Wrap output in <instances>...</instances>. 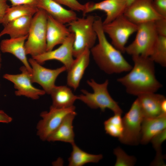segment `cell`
Instances as JSON below:
<instances>
[{"mask_svg":"<svg viewBox=\"0 0 166 166\" xmlns=\"http://www.w3.org/2000/svg\"><path fill=\"white\" fill-rule=\"evenodd\" d=\"M50 94L52 100V106L58 108L72 107L78 100L77 96L74 95L70 88L65 85H55Z\"/></svg>","mask_w":166,"mask_h":166,"instance_id":"cell-23","label":"cell"},{"mask_svg":"<svg viewBox=\"0 0 166 166\" xmlns=\"http://www.w3.org/2000/svg\"><path fill=\"white\" fill-rule=\"evenodd\" d=\"M138 25L130 21L124 14L110 22L102 24L105 34L111 40V44L122 53H125L126 45L129 37L136 32Z\"/></svg>","mask_w":166,"mask_h":166,"instance_id":"cell-7","label":"cell"},{"mask_svg":"<svg viewBox=\"0 0 166 166\" xmlns=\"http://www.w3.org/2000/svg\"><path fill=\"white\" fill-rule=\"evenodd\" d=\"M127 4V6L136 0H125Z\"/></svg>","mask_w":166,"mask_h":166,"instance_id":"cell-37","label":"cell"},{"mask_svg":"<svg viewBox=\"0 0 166 166\" xmlns=\"http://www.w3.org/2000/svg\"><path fill=\"white\" fill-rule=\"evenodd\" d=\"M1 52L0 50V71L1 69L2 66V56H1Z\"/></svg>","mask_w":166,"mask_h":166,"instance_id":"cell-38","label":"cell"},{"mask_svg":"<svg viewBox=\"0 0 166 166\" xmlns=\"http://www.w3.org/2000/svg\"><path fill=\"white\" fill-rule=\"evenodd\" d=\"M12 121V118L3 110H0V122L9 123Z\"/></svg>","mask_w":166,"mask_h":166,"instance_id":"cell-35","label":"cell"},{"mask_svg":"<svg viewBox=\"0 0 166 166\" xmlns=\"http://www.w3.org/2000/svg\"><path fill=\"white\" fill-rule=\"evenodd\" d=\"M161 108L163 113H166V99L165 98L162 102L161 104Z\"/></svg>","mask_w":166,"mask_h":166,"instance_id":"cell-36","label":"cell"},{"mask_svg":"<svg viewBox=\"0 0 166 166\" xmlns=\"http://www.w3.org/2000/svg\"><path fill=\"white\" fill-rule=\"evenodd\" d=\"M87 83L92 89L93 92L91 93L86 90L81 89L82 93L77 96L78 100L91 109H100L103 112L108 109L114 114H122V110L108 92V80H106L102 83H99L92 79L87 80Z\"/></svg>","mask_w":166,"mask_h":166,"instance_id":"cell-3","label":"cell"},{"mask_svg":"<svg viewBox=\"0 0 166 166\" xmlns=\"http://www.w3.org/2000/svg\"><path fill=\"white\" fill-rule=\"evenodd\" d=\"M149 57L154 63L166 66V36L158 35Z\"/></svg>","mask_w":166,"mask_h":166,"instance_id":"cell-26","label":"cell"},{"mask_svg":"<svg viewBox=\"0 0 166 166\" xmlns=\"http://www.w3.org/2000/svg\"><path fill=\"white\" fill-rule=\"evenodd\" d=\"M85 4V8L82 13L84 17L87 13L97 10L105 13L106 16L102 21L103 25L110 22L123 14L127 7L125 0H104L97 3L88 2Z\"/></svg>","mask_w":166,"mask_h":166,"instance_id":"cell-14","label":"cell"},{"mask_svg":"<svg viewBox=\"0 0 166 166\" xmlns=\"http://www.w3.org/2000/svg\"><path fill=\"white\" fill-rule=\"evenodd\" d=\"M166 139V129L159 132L151 139L152 146L156 152V156L163 155L162 152L161 145Z\"/></svg>","mask_w":166,"mask_h":166,"instance_id":"cell-29","label":"cell"},{"mask_svg":"<svg viewBox=\"0 0 166 166\" xmlns=\"http://www.w3.org/2000/svg\"><path fill=\"white\" fill-rule=\"evenodd\" d=\"M152 4L156 11L162 17L166 18V0H153Z\"/></svg>","mask_w":166,"mask_h":166,"instance_id":"cell-31","label":"cell"},{"mask_svg":"<svg viewBox=\"0 0 166 166\" xmlns=\"http://www.w3.org/2000/svg\"><path fill=\"white\" fill-rule=\"evenodd\" d=\"M48 14L38 8L33 16L25 44L26 54L33 57L46 51L47 23Z\"/></svg>","mask_w":166,"mask_h":166,"instance_id":"cell-5","label":"cell"},{"mask_svg":"<svg viewBox=\"0 0 166 166\" xmlns=\"http://www.w3.org/2000/svg\"><path fill=\"white\" fill-rule=\"evenodd\" d=\"M144 117L136 99L122 118L123 130L119 139L122 143L136 145L140 143L141 127Z\"/></svg>","mask_w":166,"mask_h":166,"instance_id":"cell-8","label":"cell"},{"mask_svg":"<svg viewBox=\"0 0 166 166\" xmlns=\"http://www.w3.org/2000/svg\"><path fill=\"white\" fill-rule=\"evenodd\" d=\"M12 6L22 4H30L37 6L38 0H9Z\"/></svg>","mask_w":166,"mask_h":166,"instance_id":"cell-34","label":"cell"},{"mask_svg":"<svg viewBox=\"0 0 166 166\" xmlns=\"http://www.w3.org/2000/svg\"><path fill=\"white\" fill-rule=\"evenodd\" d=\"M21 73L17 74L6 73L3 78L12 82L17 90L15 92L16 96H24L33 100L39 99L40 96L46 93L43 90L34 87L32 85L31 73L24 66L20 69Z\"/></svg>","mask_w":166,"mask_h":166,"instance_id":"cell-12","label":"cell"},{"mask_svg":"<svg viewBox=\"0 0 166 166\" xmlns=\"http://www.w3.org/2000/svg\"><path fill=\"white\" fill-rule=\"evenodd\" d=\"M139 104L144 118H152L159 116L162 113L161 104L165 97L163 95L148 93L137 96Z\"/></svg>","mask_w":166,"mask_h":166,"instance_id":"cell-18","label":"cell"},{"mask_svg":"<svg viewBox=\"0 0 166 166\" xmlns=\"http://www.w3.org/2000/svg\"><path fill=\"white\" fill-rule=\"evenodd\" d=\"M74 105L66 108H58L51 105L48 112H42V118L38 123L37 134L43 141L48 138L57 128L64 117L68 114L75 111Z\"/></svg>","mask_w":166,"mask_h":166,"instance_id":"cell-9","label":"cell"},{"mask_svg":"<svg viewBox=\"0 0 166 166\" xmlns=\"http://www.w3.org/2000/svg\"><path fill=\"white\" fill-rule=\"evenodd\" d=\"M68 28L48 14L46 30V51L61 44L70 33Z\"/></svg>","mask_w":166,"mask_h":166,"instance_id":"cell-15","label":"cell"},{"mask_svg":"<svg viewBox=\"0 0 166 166\" xmlns=\"http://www.w3.org/2000/svg\"><path fill=\"white\" fill-rule=\"evenodd\" d=\"M37 6L64 24H68L77 18L74 11L65 9L53 0H38Z\"/></svg>","mask_w":166,"mask_h":166,"instance_id":"cell-19","label":"cell"},{"mask_svg":"<svg viewBox=\"0 0 166 166\" xmlns=\"http://www.w3.org/2000/svg\"><path fill=\"white\" fill-rule=\"evenodd\" d=\"M28 61L32 68L31 79L32 83L39 84L45 93L49 94L56 85L55 83L58 76L67 71L64 65L55 69L44 67L32 57L29 58Z\"/></svg>","mask_w":166,"mask_h":166,"instance_id":"cell-11","label":"cell"},{"mask_svg":"<svg viewBox=\"0 0 166 166\" xmlns=\"http://www.w3.org/2000/svg\"><path fill=\"white\" fill-rule=\"evenodd\" d=\"M76 114L75 111L67 114L47 140L49 142L60 141L71 144L74 143L75 135L73 124Z\"/></svg>","mask_w":166,"mask_h":166,"instance_id":"cell-21","label":"cell"},{"mask_svg":"<svg viewBox=\"0 0 166 166\" xmlns=\"http://www.w3.org/2000/svg\"><path fill=\"white\" fill-rule=\"evenodd\" d=\"M10 6L6 0H0V24H2L6 12Z\"/></svg>","mask_w":166,"mask_h":166,"instance_id":"cell-33","label":"cell"},{"mask_svg":"<svg viewBox=\"0 0 166 166\" xmlns=\"http://www.w3.org/2000/svg\"><path fill=\"white\" fill-rule=\"evenodd\" d=\"M113 153L117 158L115 166H133L136 163V158L133 156L128 155L120 147L114 150Z\"/></svg>","mask_w":166,"mask_h":166,"instance_id":"cell-28","label":"cell"},{"mask_svg":"<svg viewBox=\"0 0 166 166\" xmlns=\"http://www.w3.org/2000/svg\"><path fill=\"white\" fill-rule=\"evenodd\" d=\"M33 16H23L10 22L4 26L0 32V38L5 34L9 35L10 38L28 35Z\"/></svg>","mask_w":166,"mask_h":166,"instance_id":"cell-22","label":"cell"},{"mask_svg":"<svg viewBox=\"0 0 166 166\" xmlns=\"http://www.w3.org/2000/svg\"><path fill=\"white\" fill-rule=\"evenodd\" d=\"M90 52L86 48L76 57L69 69L67 70V85L76 90L79 86L85 71L89 62Z\"/></svg>","mask_w":166,"mask_h":166,"instance_id":"cell-16","label":"cell"},{"mask_svg":"<svg viewBox=\"0 0 166 166\" xmlns=\"http://www.w3.org/2000/svg\"><path fill=\"white\" fill-rule=\"evenodd\" d=\"M134 65L129 73L117 81L130 94L138 96L156 92L162 86L155 75V63L149 57L132 56Z\"/></svg>","mask_w":166,"mask_h":166,"instance_id":"cell-1","label":"cell"},{"mask_svg":"<svg viewBox=\"0 0 166 166\" xmlns=\"http://www.w3.org/2000/svg\"><path fill=\"white\" fill-rule=\"evenodd\" d=\"M71 145L72 151L68 160L69 166H82L88 163H97L103 158L101 154H92L83 151L75 142Z\"/></svg>","mask_w":166,"mask_h":166,"instance_id":"cell-24","label":"cell"},{"mask_svg":"<svg viewBox=\"0 0 166 166\" xmlns=\"http://www.w3.org/2000/svg\"><path fill=\"white\" fill-rule=\"evenodd\" d=\"M153 0H136L127 6L123 14L136 25L154 22L165 18L156 11L153 6Z\"/></svg>","mask_w":166,"mask_h":166,"instance_id":"cell-10","label":"cell"},{"mask_svg":"<svg viewBox=\"0 0 166 166\" xmlns=\"http://www.w3.org/2000/svg\"><path fill=\"white\" fill-rule=\"evenodd\" d=\"M61 5H65L74 11H81L83 13L85 8V4H82L77 0H53Z\"/></svg>","mask_w":166,"mask_h":166,"instance_id":"cell-30","label":"cell"},{"mask_svg":"<svg viewBox=\"0 0 166 166\" xmlns=\"http://www.w3.org/2000/svg\"><path fill=\"white\" fill-rule=\"evenodd\" d=\"M38 10L36 6L30 4L12 6L7 10L2 24L4 26L16 19L26 16H33Z\"/></svg>","mask_w":166,"mask_h":166,"instance_id":"cell-25","label":"cell"},{"mask_svg":"<svg viewBox=\"0 0 166 166\" xmlns=\"http://www.w3.org/2000/svg\"><path fill=\"white\" fill-rule=\"evenodd\" d=\"M154 22L137 25L136 37L130 44L126 47L125 53L132 56L149 57L158 36Z\"/></svg>","mask_w":166,"mask_h":166,"instance_id":"cell-6","label":"cell"},{"mask_svg":"<svg viewBox=\"0 0 166 166\" xmlns=\"http://www.w3.org/2000/svg\"><path fill=\"white\" fill-rule=\"evenodd\" d=\"M96 18L93 15L77 18L68 23V28L74 34L73 56L76 57L86 48L90 49L94 45L97 38L93 24Z\"/></svg>","mask_w":166,"mask_h":166,"instance_id":"cell-4","label":"cell"},{"mask_svg":"<svg viewBox=\"0 0 166 166\" xmlns=\"http://www.w3.org/2000/svg\"><path fill=\"white\" fill-rule=\"evenodd\" d=\"M93 27L98 43L90 50L98 67L109 74L129 72L132 65L125 59L122 53L107 40L102 29V21L101 18H95Z\"/></svg>","mask_w":166,"mask_h":166,"instance_id":"cell-2","label":"cell"},{"mask_svg":"<svg viewBox=\"0 0 166 166\" xmlns=\"http://www.w3.org/2000/svg\"><path fill=\"white\" fill-rule=\"evenodd\" d=\"M154 22L158 35L166 36V18L157 20Z\"/></svg>","mask_w":166,"mask_h":166,"instance_id":"cell-32","label":"cell"},{"mask_svg":"<svg viewBox=\"0 0 166 166\" xmlns=\"http://www.w3.org/2000/svg\"><path fill=\"white\" fill-rule=\"evenodd\" d=\"M74 39V34L71 33L57 49L46 51L41 54L32 57L41 65L48 61L57 60L63 64L67 71L71 67L74 60L73 52Z\"/></svg>","mask_w":166,"mask_h":166,"instance_id":"cell-13","label":"cell"},{"mask_svg":"<svg viewBox=\"0 0 166 166\" xmlns=\"http://www.w3.org/2000/svg\"><path fill=\"white\" fill-rule=\"evenodd\" d=\"M114 114L104 122V128L106 133L119 139L122 136L123 130L122 118L121 114Z\"/></svg>","mask_w":166,"mask_h":166,"instance_id":"cell-27","label":"cell"},{"mask_svg":"<svg viewBox=\"0 0 166 166\" xmlns=\"http://www.w3.org/2000/svg\"><path fill=\"white\" fill-rule=\"evenodd\" d=\"M165 129L166 113L154 117L144 118L141 124L140 143L147 144L154 136Z\"/></svg>","mask_w":166,"mask_h":166,"instance_id":"cell-20","label":"cell"},{"mask_svg":"<svg viewBox=\"0 0 166 166\" xmlns=\"http://www.w3.org/2000/svg\"><path fill=\"white\" fill-rule=\"evenodd\" d=\"M28 35L15 38L2 40L0 43V50L3 53L12 54L18 59L31 73L32 68L26 57L25 44Z\"/></svg>","mask_w":166,"mask_h":166,"instance_id":"cell-17","label":"cell"}]
</instances>
